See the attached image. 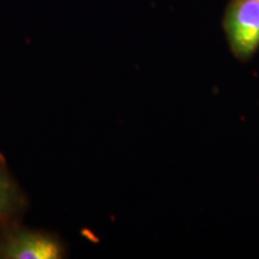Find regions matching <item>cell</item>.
<instances>
[{
    "instance_id": "2",
    "label": "cell",
    "mask_w": 259,
    "mask_h": 259,
    "mask_svg": "<svg viewBox=\"0 0 259 259\" xmlns=\"http://www.w3.org/2000/svg\"><path fill=\"white\" fill-rule=\"evenodd\" d=\"M225 24L233 53L242 60L253 56L259 48V0H233Z\"/></svg>"
},
{
    "instance_id": "1",
    "label": "cell",
    "mask_w": 259,
    "mask_h": 259,
    "mask_svg": "<svg viewBox=\"0 0 259 259\" xmlns=\"http://www.w3.org/2000/svg\"><path fill=\"white\" fill-rule=\"evenodd\" d=\"M64 244L52 233L18 225L17 220L0 223V259H60Z\"/></svg>"
},
{
    "instance_id": "3",
    "label": "cell",
    "mask_w": 259,
    "mask_h": 259,
    "mask_svg": "<svg viewBox=\"0 0 259 259\" xmlns=\"http://www.w3.org/2000/svg\"><path fill=\"white\" fill-rule=\"evenodd\" d=\"M25 206V196L0 158V223L17 220Z\"/></svg>"
}]
</instances>
